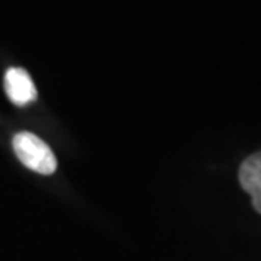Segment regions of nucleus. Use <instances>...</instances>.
I'll return each instance as SVG.
<instances>
[{
  "mask_svg": "<svg viewBox=\"0 0 261 261\" xmlns=\"http://www.w3.org/2000/svg\"><path fill=\"white\" fill-rule=\"evenodd\" d=\"M12 145L19 160L31 170L39 172L42 175H49L56 170L58 162L53 150L49 148L46 142L36 137L34 133L29 132L17 133L12 140Z\"/></svg>",
  "mask_w": 261,
  "mask_h": 261,
  "instance_id": "obj_1",
  "label": "nucleus"
},
{
  "mask_svg": "<svg viewBox=\"0 0 261 261\" xmlns=\"http://www.w3.org/2000/svg\"><path fill=\"white\" fill-rule=\"evenodd\" d=\"M4 86L9 99L17 107H25V105L34 101L37 96L34 81H32L29 73L22 68L7 69L4 77Z\"/></svg>",
  "mask_w": 261,
  "mask_h": 261,
  "instance_id": "obj_2",
  "label": "nucleus"
},
{
  "mask_svg": "<svg viewBox=\"0 0 261 261\" xmlns=\"http://www.w3.org/2000/svg\"><path fill=\"white\" fill-rule=\"evenodd\" d=\"M240 184L251 196L254 211L261 214V152L249 155L241 164Z\"/></svg>",
  "mask_w": 261,
  "mask_h": 261,
  "instance_id": "obj_3",
  "label": "nucleus"
}]
</instances>
